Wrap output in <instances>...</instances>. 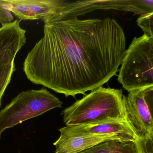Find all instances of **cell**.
<instances>
[{"label":"cell","instance_id":"cell-11","mask_svg":"<svg viewBox=\"0 0 153 153\" xmlns=\"http://www.w3.org/2000/svg\"><path fill=\"white\" fill-rule=\"evenodd\" d=\"M144 138L106 140L79 153H141Z\"/></svg>","mask_w":153,"mask_h":153},{"label":"cell","instance_id":"cell-7","mask_svg":"<svg viewBox=\"0 0 153 153\" xmlns=\"http://www.w3.org/2000/svg\"><path fill=\"white\" fill-rule=\"evenodd\" d=\"M59 131L60 133L66 134H116L131 141H136L137 139L125 120H111L86 125L66 126Z\"/></svg>","mask_w":153,"mask_h":153},{"label":"cell","instance_id":"cell-14","mask_svg":"<svg viewBox=\"0 0 153 153\" xmlns=\"http://www.w3.org/2000/svg\"><path fill=\"white\" fill-rule=\"evenodd\" d=\"M14 21L11 12L8 8L7 0H0V23L3 25Z\"/></svg>","mask_w":153,"mask_h":153},{"label":"cell","instance_id":"cell-9","mask_svg":"<svg viewBox=\"0 0 153 153\" xmlns=\"http://www.w3.org/2000/svg\"><path fill=\"white\" fill-rule=\"evenodd\" d=\"M114 139L127 140L116 134L94 135L60 133L59 137L53 145L56 148L55 153H79L104 141Z\"/></svg>","mask_w":153,"mask_h":153},{"label":"cell","instance_id":"cell-8","mask_svg":"<svg viewBox=\"0 0 153 153\" xmlns=\"http://www.w3.org/2000/svg\"><path fill=\"white\" fill-rule=\"evenodd\" d=\"M16 19L0 27V66L15 60L27 41L26 31Z\"/></svg>","mask_w":153,"mask_h":153},{"label":"cell","instance_id":"cell-5","mask_svg":"<svg viewBox=\"0 0 153 153\" xmlns=\"http://www.w3.org/2000/svg\"><path fill=\"white\" fill-rule=\"evenodd\" d=\"M97 10H113L131 12L135 15L153 13V0H110V1H65L56 15L49 22L78 18L79 16Z\"/></svg>","mask_w":153,"mask_h":153},{"label":"cell","instance_id":"cell-6","mask_svg":"<svg viewBox=\"0 0 153 153\" xmlns=\"http://www.w3.org/2000/svg\"><path fill=\"white\" fill-rule=\"evenodd\" d=\"M123 95L125 120L137 138H153V86Z\"/></svg>","mask_w":153,"mask_h":153},{"label":"cell","instance_id":"cell-2","mask_svg":"<svg viewBox=\"0 0 153 153\" xmlns=\"http://www.w3.org/2000/svg\"><path fill=\"white\" fill-rule=\"evenodd\" d=\"M61 114L66 126L125 120L122 90L97 88L64 109Z\"/></svg>","mask_w":153,"mask_h":153},{"label":"cell","instance_id":"cell-3","mask_svg":"<svg viewBox=\"0 0 153 153\" xmlns=\"http://www.w3.org/2000/svg\"><path fill=\"white\" fill-rule=\"evenodd\" d=\"M118 71V82L128 92L153 86V37H134Z\"/></svg>","mask_w":153,"mask_h":153},{"label":"cell","instance_id":"cell-1","mask_svg":"<svg viewBox=\"0 0 153 153\" xmlns=\"http://www.w3.org/2000/svg\"><path fill=\"white\" fill-rule=\"evenodd\" d=\"M44 24L43 36L23 64L31 82L74 97L116 76L126 50L125 33L116 20L76 18Z\"/></svg>","mask_w":153,"mask_h":153},{"label":"cell","instance_id":"cell-10","mask_svg":"<svg viewBox=\"0 0 153 153\" xmlns=\"http://www.w3.org/2000/svg\"><path fill=\"white\" fill-rule=\"evenodd\" d=\"M62 0H20L22 20L49 22L56 15Z\"/></svg>","mask_w":153,"mask_h":153},{"label":"cell","instance_id":"cell-13","mask_svg":"<svg viewBox=\"0 0 153 153\" xmlns=\"http://www.w3.org/2000/svg\"><path fill=\"white\" fill-rule=\"evenodd\" d=\"M137 22L144 34L153 37V13L140 14Z\"/></svg>","mask_w":153,"mask_h":153},{"label":"cell","instance_id":"cell-4","mask_svg":"<svg viewBox=\"0 0 153 153\" xmlns=\"http://www.w3.org/2000/svg\"><path fill=\"white\" fill-rule=\"evenodd\" d=\"M62 105L58 97L44 88L21 92L0 111V137L7 129L61 107Z\"/></svg>","mask_w":153,"mask_h":153},{"label":"cell","instance_id":"cell-12","mask_svg":"<svg viewBox=\"0 0 153 153\" xmlns=\"http://www.w3.org/2000/svg\"><path fill=\"white\" fill-rule=\"evenodd\" d=\"M16 70L15 60L0 66V106L1 104L2 97L10 83L12 75Z\"/></svg>","mask_w":153,"mask_h":153}]
</instances>
